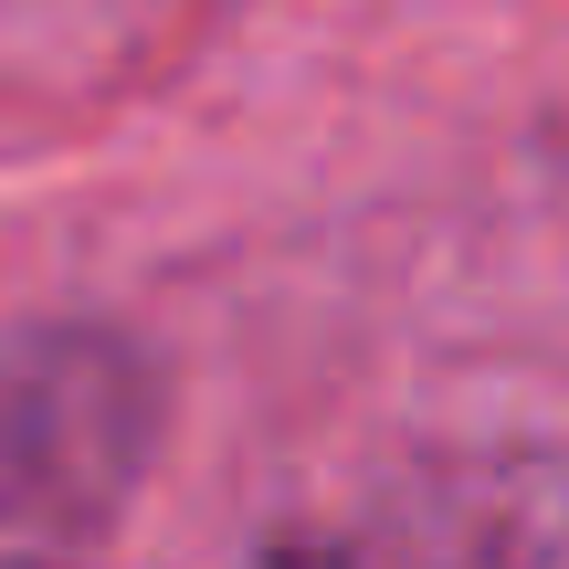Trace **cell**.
<instances>
[{"label":"cell","instance_id":"obj_1","mask_svg":"<svg viewBox=\"0 0 569 569\" xmlns=\"http://www.w3.org/2000/svg\"><path fill=\"white\" fill-rule=\"evenodd\" d=\"M138 465V369L96 338L0 359V569H42Z\"/></svg>","mask_w":569,"mask_h":569}]
</instances>
